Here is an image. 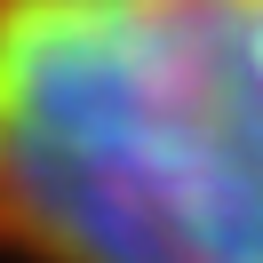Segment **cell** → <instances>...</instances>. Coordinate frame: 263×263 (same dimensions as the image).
<instances>
[{
	"label": "cell",
	"instance_id": "cell-1",
	"mask_svg": "<svg viewBox=\"0 0 263 263\" xmlns=\"http://www.w3.org/2000/svg\"><path fill=\"white\" fill-rule=\"evenodd\" d=\"M0 263H263V0H0Z\"/></svg>",
	"mask_w": 263,
	"mask_h": 263
}]
</instances>
